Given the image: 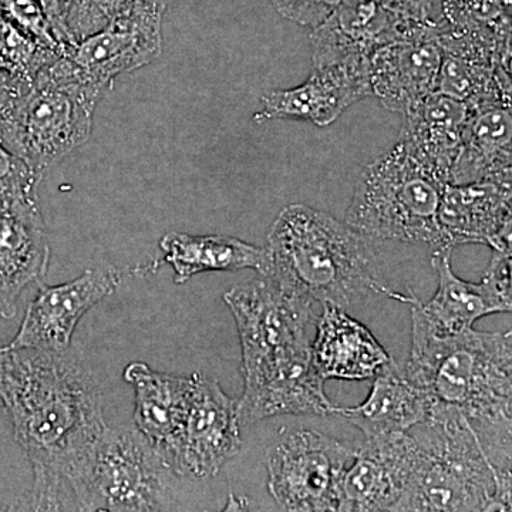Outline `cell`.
Returning a JSON list of instances; mask_svg holds the SVG:
<instances>
[{
    "label": "cell",
    "instance_id": "3957f363",
    "mask_svg": "<svg viewBox=\"0 0 512 512\" xmlns=\"http://www.w3.org/2000/svg\"><path fill=\"white\" fill-rule=\"evenodd\" d=\"M403 367L434 404L463 414L491 453L511 457V332L471 328L436 338L413 323L412 352Z\"/></svg>",
    "mask_w": 512,
    "mask_h": 512
},
{
    "label": "cell",
    "instance_id": "d6986e66",
    "mask_svg": "<svg viewBox=\"0 0 512 512\" xmlns=\"http://www.w3.org/2000/svg\"><path fill=\"white\" fill-rule=\"evenodd\" d=\"M440 26H424L413 35L380 47L370 57L372 96L384 107L406 114L437 92L441 64Z\"/></svg>",
    "mask_w": 512,
    "mask_h": 512
},
{
    "label": "cell",
    "instance_id": "4316f807",
    "mask_svg": "<svg viewBox=\"0 0 512 512\" xmlns=\"http://www.w3.org/2000/svg\"><path fill=\"white\" fill-rule=\"evenodd\" d=\"M138 0H73L66 19L70 45L94 35L127 12Z\"/></svg>",
    "mask_w": 512,
    "mask_h": 512
},
{
    "label": "cell",
    "instance_id": "9c48e42d",
    "mask_svg": "<svg viewBox=\"0 0 512 512\" xmlns=\"http://www.w3.org/2000/svg\"><path fill=\"white\" fill-rule=\"evenodd\" d=\"M355 451L320 431H293L266 457L269 493L284 511H338L340 483Z\"/></svg>",
    "mask_w": 512,
    "mask_h": 512
},
{
    "label": "cell",
    "instance_id": "8992f818",
    "mask_svg": "<svg viewBox=\"0 0 512 512\" xmlns=\"http://www.w3.org/2000/svg\"><path fill=\"white\" fill-rule=\"evenodd\" d=\"M446 185L397 141L360 173L346 224L376 241L421 242L437 249V214Z\"/></svg>",
    "mask_w": 512,
    "mask_h": 512
},
{
    "label": "cell",
    "instance_id": "f1b7e54d",
    "mask_svg": "<svg viewBox=\"0 0 512 512\" xmlns=\"http://www.w3.org/2000/svg\"><path fill=\"white\" fill-rule=\"evenodd\" d=\"M279 15L306 28H318L320 23L339 8L343 0H271Z\"/></svg>",
    "mask_w": 512,
    "mask_h": 512
},
{
    "label": "cell",
    "instance_id": "4dcf8cb0",
    "mask_svg": "<svg viewBox=\"0 0 512 512\" xmlns=\"http://www.w3.org/2000/svg\"><path fill=\"white\" fill-rule=\"evenodd\" d=\"M43 174L23 163L13 151L9 150L5 141L0 137V187L6 185L30 183V181H42Z\"/></svg>",
    "mask_w": 512,
    "mask_h": 512
},
{
    "label": "cell",
    "instance_id": "5b68a950",
    "mask_svg": "<svg viewBox=\"0 0 512 512\" xmlns=\"http://www.w3.org/2000/svg\"><path fill=\"white\" fill-rule=\"evenodd\" d=\"M106 93L59 56L37 72L0 120V137L23 163L43 174L87 143L94 111Z\"/></svg>",
    "mask_w": 512,
    "mask_h": 512
},
{
    "label": "cell",
    "instance_id": "7a4b0ae2",
    "mask_svg": "<svg viewBox=\"0 0 512 512\" xmlns=\"http://www.w3.org/2000/svg\"><path fill=\"white\" fill-rule=\"evenodd\" d=\"M370 239L303 204L279 212L269 229L265 278L322 306L349 311L373 296L394 298Z\"/></svg>",
    "mask_w": 512,
    "mask_h": 512
},
{
    "label": "cell",
    "instance_id": "2e32d148",
    "mask_svg": "<svg viewBox=\"0 0 512 512\" xmlns=\"http://www.w3.org/2000/svg\"><path fill=\"white\" fill-rule=\"evenodd\" d=\"M416 461L412 431L366 437L340 483L338 511H397Z\"/></svg>",
    "mask_w": 512,
    "mask_h": 512
},
{
    "label": "cell",
    "instance_id": "f546056e",
    "mask_svg": "<svg viewBox=\"0 0 512 512\" xmlns=\"http://www.w3.org/2000/svg\"><path fill=\"white\" fill-rule=\"evenodd\" d=\"M394 15L427 25H444L440 0H373Z\"/></svg>",
    "mask_w": 512,
    "mask_h": 512
},
{
    "label": "cell",
    "instance_id": "7c38bea8",
    "mask_svg": "<svg viewBox=\"0 0 512 512\" xmlns=\"http://www.w3.org/2000/svg\"><path fill=\"white\" fill-rule=\"evenodd\" d=\"M164 0H138L100 32L67 47L84 79L109 90L114 80L153 63L163 52Z\"/></svg>",
    "mask_w": 512,
    "mask_h": 512
},
{
    "label": "cell",
    "instance_id": "9a60e30c",
    "mask_svg": "<svg viewBox=\"0 0 512 512\" xmlns=\"http://www.w3.org/2000/svg\"><path fill=\"white\" fill-rule=\"evenodd\" d=\"M121 282L119 269L97 266L86 269L67 284L47 286L40 282L19 332L9 343L13 349H37L66 353L74 330L90 309L116 292Z\"/></svg>",
    "mask_w": 512,
    "mask_h": 512
},
{
    "label": "cell",
    "instance_id": "ba28073f",
    "mask_svg": "<svg viewBox=\"0 0 512 512\" xmlns=\"http://www.w3.org/2000/svg\"><path fill=\"white\" fill-rule=\"evenodd\" d=\"M237 323L244 383L275 375L312 355L313 302L265 278L224 295Z\"/></svg>",
    "mask_w": 512,
    "mask_h": 512
},
{
    "label": "cell",
    "instance_id": "ffe728a7",
    "mask_svg": "<svg viewBox=\"0 0 512 512\" xmlns=\"http://www.w3.org/2000/svg\"><path fill=\"white\" fill-rule=\"evenodd\" d=\"M437 222V249L453 251L458 245L464 244L511 249V184L480 181L446 185L441 195Z\"/></svg>",
    "mask_w": 512,
    "mask_h": 512
},
{
    "label": "cell",
    "instance_id": "484cf974",
    "mask_svg": "<svg viewBox=\"0 0 512 512\" xmlns=\"http://www.w3.org/2000/svg\"><path fill=\"white\" fill-rule=\"evenodd\" d=\"M163 262L173 268L175 284H185L202 272H237L254 269L264 275L268 266L265 248L227 235H190L168 232L160 241Z\"/></svg>",
    "mask_w": 512,
    "mask_h": 512
},
{
    "label": "cell",
    "instance_id": "44dd1931",
    "mask_svg": "<svg viewBox=\"0 0 512 512\" xmlns=\"http://www.w3.org/2000/svg\"><path fill=\"white\" fill-rule=\"evenodd\" d=\"M124 380L136 392L134 420L137 429L156 448L158 456L171 471L187 417L194 377L165 375L146 363L133 362L124 370Z\"/></svg>",
    "mask_w": 512,
    "mask_h": 512
},
{
    "label": "cell",
    "instance_id": "1f68e13d",
    "mask_svg": "<svg viewBox=\"0 0 512 512\" xmlns=\"http://www.w3.org/2000/svg\"><path fill=\"white\" fill-rule=\"evenodd\" d=\"M37 2L45 10L47 19L55 30L57 39L62 43L64 52H66L67 47L70 46L66 35V19L73 0H37Z\"/></svg>",
    "mask_w": 512,
    "mask_h": 512
},
{
    "label": "cell",
    "instance_id": "e0dca14e",
    "mask_svg": "<svg viewBox=\"0 0 512 512\" xmlns=\"http://www.w3.org/2000/svg\"><path fill=\"white\" fill-rule=\"evenodd\" d=\"M427 23L394 15L373 0H343L311 35L313 67L369 60L380 47L423 29Z\"/></svg>",
    "mask_w": 512,
    "mask_h": 512
},
{
    "label": "cell",
    "instance_id": "7402d4cb",
    "mask_svg": "<svg viewBox=\"0 0 512 512\" xmlns=\"http://www.w3.org/2000/svg\"><path fill=\"white\" fill-rule=\"evenodd\" d=\"M315 325L312 359L323 380L373 379L392 359L373 333L342 309L323 306Z\"/></svg>",
    "mask_w": 512,
    "mask_h": 512
},
{
    "label": "cell",
    "instance_id": "5bb4252c",
    "mask_svg": "<svg viewBox=\"0 0 512 512\" xmlns=\"http://www.w3.org/2000/svg\"><path fill=\"white\" fill-rule=\"evenodd\" d=\"M192 377L190 404L171 471L177 476L210 478L241 451L238 400L215 380L200 373Z\"/></svg>",
    "mask_w": 512,
    "mask_h": 512
},
{
    "label": "cell",
    "instance_id": "83f0119b",
    "mask_svg": "<svg viewBox=\"0 0 512 512\" xmlns=\"http://www.w3.org/2000/svg\"><path fill=\"white\" fill-rule=\"evenodd\" d=\"M0 15L39 45L63 56L64 47L37 0H0Z\"/></svg>",
    "mask_w": 512,
    "mask_h": 512
},
{
    "label": "cell",
    "instance_id": "ac0fdd59",
    "mask_svg": "<svg viewBox=\"0 0 512 512\" xmlns=\"http://www.w3.org/2000/svg\"><path fill=\"white\" fill-rule=\"evenodd\" d=\"M369 60L313 67L301 86L265 94L254 119L305 120L318 127L330 126L353 104L372 96Z\"/></svg>",
    "mask_w": 512,
    "mask_h": 512
},
{
    "label": "cell",
    "instance_id": "4fadbf2b",
    "mask_svg": "<svg viewBox=\"0 0 512 512\" xmlns=\"http://www.w3.org/2000/svg\"><path fill=\"white\" fill-rule=\"evenodd\" d=\"M39 183L0 187V316L18 312L26 286L40 284L49 266L50 247L40 211Z\"/></svg>",
    "mask_w": 512,
    "mask_h": 512
},
{
    "label": "cell",
    "instance_id": "603a6c76",
    "mask_svg": "<svg viewBox=\"0 0 512 512\" xmlns=\"http://www.w3.org/2000/svg\"><path fill=\"white\" fill-rule=\"evenodd\" d=\"M512 114L510 101L473 107L468 113L450 184L491 181L511 184Z\"/></svg>",
    "mask_w": 512,
    "mask_h": 512
},
{
    "label": "cell",
    "instance_id": "cb8c5ba5",
    "mask_svg": "<svg viewBox=\"0 0 512 512\" xmlns=\"http://www.w3.org/2000/svg\"><path fill=\"white\" fill-rule=\"evenodd\" d=\"M373 379L365 402L336 409V414L362 430L365 437L406 433L429 420L433 400L407 376L403 363L390 359Z\"/></svg>",
    "mask_w": 512,
    "mask_h": 512
},
{
    "label": "cell",
    "instance_id": "d4e9b609",
    "mask_svg": "<svg viewBox=\"0 0 512 512\" xmlns=\"http://www.w3.org/2000/svg\"><path fill=\"white\" fill-rule=\"evenodd\" d=\"M470 107L434 92L404 116L399 143L421 164L450 184V171L460 150Z\"/></svg>",
    "mask_w": 512,
    "mask_h": 512
},
{
    "label": "cell",
    "instance_id": "277c9868",
    "mask_svg": "<svg viewBox=\"0 0 512 512\" xmlns=\"http://www.w3.org/2000/svg\"><path fill=\"white\" fill-rule=\"evenodd\" d=\"M416 427L412 481L397 511L511 510V470L495 463L463 414L434 404Z\"/></svg>",
    "mask_w": 512,
    "mask_h": 512
},
{
    "label": "cell",
    "instance_id": "30bf717a",
    "mask_svg": "<svg viewBox=\"0 0 512 512\" xmlns=\"http://www.w3.org/2000/svg\"><path fill=\"white\" fill-rule=\"evenodd\" d=\"M451 249L433 252L431 265L439 276V288L429 302H421L410 291L396 292L394 299L412 309V323L436 338H450L473 328L493 313L511 312V249H493V258L481 282L463 281L451 266Z\"/></svg>",
    "mask_w": 512,
    "mask_h": 512
},
{
    "label": "cell",
    "instance_id": "8fae6325",
    "mask_svg": "<svg viewBox=\"0 0 512 512\" xmlns=\"http://www.w3.org/2000/svg\"><path fill=\"white\" fill-rule=\"evenodd\" d=\"M511 33L444 26L437 92L470 109L495 101L511 103Z\"/></svg>",
    "mask_w": 512,
    "mask_h": 512
},
{
    "label": "cell",
    "instance_id": "6da1fadb",
    "mask_svg": "<svg viewBox=\"0 0 512 512\" xmlns=\"http://www.w3.org/2000/svg\"><path fill=\"white\" fill-rule=\"evenodd\" d=\"M0 400L33 467V510H63L67 478L106 427L92 380L64 353L5 346Z\"/></svg>",
    "mask_w": 512,
    "mask_h": 512
},
{
    "label": "cell",
    "instance_id": "52a82bcc",
    "mask_svg": "<svg viewBox=\"0 0 512 512\" xmlns=\"http://www.w3.org/2000/svg\"><path fill=\"white\" fill-rule=\"evenodd\" d=\"M170 468L137 427H109L67 478L80 511H161Z\"/></svg>",
    "mask_w": 512,
    "mask_h": 512
}]
</instances>
